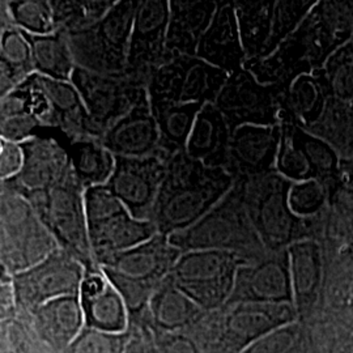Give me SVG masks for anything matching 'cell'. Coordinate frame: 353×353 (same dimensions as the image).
<instances>
[{
    "label": "cell",
    "mask_w": 353,
    "mask_h": 353,
    "mask_svg": "<svg viewBox=\"0 0 353 353\" xmlns=\"http://www.w3.org/2000/svg\"><path fill=\"white\" fill-rule=\"evenodd\" d=\"M234 183L225 169L205 166L181 152L168 164L151 221L166 237L185 230L208 214Z\"/></svg>",
    "instance_id": "1"
},
{
    "label": "cell",
    "mask_w": 353,
    "mask_h": 353,
    "mask_svg": "<svg viewBox=\"0 0 353 353\" xmlns=\"http://www.w3.org/2000/svg\"><path fill=\"white\" fill-rule=\"evenodd\" d=\"M243 190L245 181H236L233 189L198 223L169 236L170 243L182 252L220 250L252 262L265 246L246 211Z\"/></svg>",
    "instance_id": "2"
},
{
    "label": "cell",
    "mask_w": 353,
    "mask_h": 353,
    "mask_svg": "<svg viewBox=\"0 0 353 353\" xmlns=\"http://www.w3.org/2000/svg\"><path fill=\"white\" fill-rule=\"evenodd\" d=\"M0 236L1 271L11 276L59 249L32 203L4 183H0Z\"/></svg>",
    "instance_id": "3"
},
{
    "label": "cell",
    "mask_w": 353,
    "mask_h": 353,
    "mask_svg": "<svg viewBox=\"0 0 353 353\" xmlns=\"http://www.w3.org/2000/svg\"><path fill=\"white\" fill-rule=\"evenodd\" d=\"M24 196L32 203L59 248L72 254L87 270L100 267L89 241L85 189L74 172L58 186Z\"/></svg>",
    "instance_id": "4"
},
{
    "label": "cell",
    "mask_w": 353,
    "mask_h": 353,
    "mask_svg": "<svg viewBox=\"0 0 353 353\" xmlns=\"http://www.w3.org/2000/svg\"><path fill=\"white\" fill-rule=\"evenodd\" d=\"M137 7L138 0L115 1L97 24L68 34L76 67L101 75L126 74Z\"/></svg>",
    "instance_id": "5"
},
{
    "label": "cell",
    "mask_w": 353,
    "mask_h": 353,
    "mask_svg": "<svg viewBox=\"0 0 353 353\" xmlns=\"http://www.w3.org/2000/svg\"><path fill=\"white\" fill-rule=\"evenodd\" d=\"M85 212L89 241L97 265L159 233L152 221L139 220L130 214L106 185L85 190Z\"/></svg>",
    "instance_id": "6"
},
{
    "label": "cell",
    "mask_w": 353,
    "mask_h": 353,
    "mask_svg": "<svg viewBox=\"0 0 353 353\" xmlns=\"http://www.w3.org/2000/svg\"><path fill=\"white\" fill-rule=\"evenodd\" d=\"M245 263L248 262L233 252H182L172 270L170 279L176 288L182 290L203 312H210L230 300L239 268Z\"/></svg>",
    "instance_id": "7"
},
{
    "label": "cell",
    "mask_w": 353,
    "mask_h": 353,
    "mask_svg": "<svg viewBox=\"0 0 353 353\" xmlns=\"http://www.w3.org/2000/svg\"><path fill=\"white\" fill-rule=\"evenodd\" d=\"M292 183L278 172L245 181L243 201L252 227L272 250L290 243L300 224L288 201Z\"/></svg>",
    "instance_id": "8"
},
{
    "label": "cell",
    "mask_w": 353,
    "mask_h": 353,
    "mask_svg": "<svg viewBox=\"0 0 353 353\" xmlns=\"http://www.w3.org/2000/svg\"><path fill=\"white\" fill-rule=\"evenodd\" d=\"M287 89L261 83L248 68L229 75L214 106L232 132L242 126H279Z\"/></svg>",
    "instance_id": "9"
},
{
    "label": "cell",
    "mask_w": 353,
    "mask_h": 353,
    "mask_svg": "<svg viewBox=\"0 0 353 353\" xmlns=\"http://www.w3.org/2000/svg\"><path fill=\"white\" fill-rule=\"evenodd\" d=\"M228 77L225 71L198 57L178 55L152 76L148 94L157 101L214 103Z\"/></svg>",
    "instance_id": "10"
},
{
    "label": "cell",
    "mask_w": 353,
    "mask_h": 353,
    "mask_svg": "<svg viewBox=\"0 0 353 353\" xmlns=\"http://www.w3.org/2000/svg\"><path fill=\"white\" fill-rule=\"evenodd\" d=\"M87 268L62 248L12 276L16 305L34 313L51 300L79 294Z\"/></svg>",
    "instance_id": "11"
},
{
    "label": "cell",
    "mask_w": 353,
    "mask_h": 353,
    "mask_svg": "<svg viewBox=\"0 0 353 353\" xmlns=\"http://www.w3.org/2000/svg\"><path fill=\"white\" fill-rule=\"evenodd\" d=\"M71 83L80 92L102 137L148 94L145 85L126 74L101 75L76 67Z\"/></svg>",
    "instance_id": "12"
},
{
    "label": "cell",
    "mask_w": 353,
    "mask_h": 353,
    "mask_svg": "<svg viewBox=\"0 0 353 353\" xmlns=\"http://www.w3.org/2000/svg\"><path fill=\"white\" fill-rule=\"evenodd\" d=\"M170 1L138 0L127 58L126 75L148 88L152 76L168 61L166 36Z\"/></svg>",
    "instance_id": "13"
},
{
    "label": "cell",
    "mask_w": 353,
    "mask_h": 353,
    "mask_svg": "<svg viewBox=\"0 0 353 353\" xmlns=\"http://www.w3.org/2000/svg\"><path fill=\"white\" fill-rule=\"evenodd\" d=\"M58 127H42L37 137L21 143L26 154L20 174L1 183L21 195L43 192L62 183L74 170Z\"/></svg>",
    "instance_id": "14"
},
{
    "label": "cell",
    "mask_w": 353,
    "mask_h": 353,
    "mask_svg": "<svg viewBox=\"0 0 353 353\" xmlns=\"http://www.w3.org/2000/svg\"><path fill=\"white\" fill-rule=\"evenodd\" d=\"M170 159L115 156V169L106 186L134 217L151 221Z\"/></svg>",
    "instance_id": "15"
},
{
    "label": "cell",
    "mask_w": 353,
    "mask_h": 353,
    "mask_svg": "<svg viewBox=\"0 0 353 353\" xmlns=\"http://www.w3.org/2000/svg\"><path fill=\"white\" fill-rule=\"evenodd\" d=\"M281 127L242 126L232 132L225 170L236 181L276 172Z\"/></svg>",
    "instance_id": "16"
},
{
    "label": "cell",
    "mask_w": 353,
    "mask_h": 353,
    "mask_svg": "<svg viewBox=\"0 0 353 353\" xmlns=\"http://www.w3.org/2000/svg\"><path fill=\"white\" fill-rule=\"evenodd\" d=\"M181 255L182 252L170 243L169 237L157 233L135 248L105 258L99 265L103 271L160 287Z\"/></svg>",
    "instance_id": "17"
},
{
    "label": "cell",
    "mask_w": 353,
    "mask_h": 353,
    "mask_svg": "<svg viewBox=\"0 0 353 353\" xmlns=\"http://www.w3.org/2000/svg\"><path fill=\"white\" fill-rule=\"evenodd\" d=\"M101 141L109 151L114 153V156H168L161 148L159 127L152 114L150 94H147L113 126L109 127L105 131Z\"/></svg>",
    "instance_id": "18"
},
{
    "label": "cell",
    "mask_w": 353,
    "mask_h": 353,
    "mask_svg": "<svg viewBox=\"0 0 353 353\" xmlns=\"http://www.w3.org/2000/svg\"><path fill=\"white\" fill-rule=\"evenodd\" d=\"M79 299L87 327L110 335L125 331L130 316L126 303L100 267L87 270Z\"/></svg>",
    "instance_id": "19"
},
{
    "label": "cell",
    "mask_w": 353,
    "mask_h": 353,
    "mask_svg": "<svg viewBox=\"0 0 353 353\" xmlns=\"http://www.w3.org/2000/svg\"><path fill=\"white\" fill-rule=\"evenodd\" d=\"M196 57L228 75L245 67L248 58L241 41L234 1H219L214 19L201 39Z\"/></svg>",
    "instance_id": "20"
},
{
    "label": "cell",
    "mask_w": 353,
    "mask_h": 353,
    "mask_svg": "<svg viewBox=\"0 0 353 353\" xmlns=\"http://www.w3.org/2000/svg\"><path fill=\"white\" fill-rule=\"evenodd\" d=\"M219 1H170L166 36L169 59L178 55L196 57L198 46L214 19Z\"/></svg>",
    "instance_id": "21"
},
{
    "label": "cell",
    "mask_w": 353,
    "mask_h": 353,
    "mask_svg": "<svg viewBox=\"0 0 353 353\" xmlns=\"http://www.w3.org/2000/svg\"><path fill=\"white\" fill-rule=\"evenodd\" d=\"M39 77L50 100L54 127L61 128L70 139H102L100 128L93 122L80 92L71 81H58L41 75Z\"/></svg>",
    "instance_id": "22"
},
{
    "label": "cell",
    "mask_w": 353,
    "mask_h": 353,
    "mask_svg": "<svg viewBox=\"0 0 353 353\" xmlns=\"http://www.w3.org/2000/svg\"><path fill=\"white\" fill-rule=\"evenodd\" d=\"M230 138L224 115L214 103H205L196 117L185 153L205 166L225 169Z\"/></svg>",
    "instance_id": "23"
},
{
    "label": "cell",
    "mask_w": 353,
    "mask_h": 353,
    "mask_svg": "<svg viewBox=\"0 0 353 353\" xmlns=\"http://www.w3.org/2000/svg\"><path fill=\"white\" fill-rule=\"evenodd\" d=\"M288 294V274L280 259H268L258 265L245 263L237 272L229 301H280Z\"/></svg>",
    "instance_id": "24"
},
{
    "label": "cell",
    "mask_w": 353,
    "mask_h": 353,
    "mask_svg": "<svg viewBox=\"0 0 353 353\" xmlns=\"http://www.w3.org/2000/svg\"><path fill=\"white\" fill-rule=\"evenodd\" d=\"M33 314L39 335L55 348H63L76 341L85 325L79 294L51 300Z\"/></svg>",
    "instance_id": "25"
},
{
    "label": "cell",
    "mask_w": 353,
    "mask_h": 353,
    "mask_svg": "<svg viewBox=\"0 0 353 353\" xmlns=\"http://www.w3.org/2000/svg\"><path fill=\"white\" fill-rule=\"evenodd\" d=\"M61 139L68 153L72 170L84 189L103 186L109 182L115 169V156L103 145L101 139L72 140L63 131Z\"/></svg>",
    "instance_id": "26"
},
{
    "label": "cell",
    "mask_w": 353,
    "mask_h": 353,
    "mask_svg": "<svg viewBox=\"0 0 353 353\" xmlns=\"http://www.w3.org/2000/svg\"><path fill=\"white\" fill-rule=\"evenodd\" d=\"M152 114L159 127L161 148L173 157L185 152L196 117L204 105L151 100Z\"/></svg>",
    "instance_id": "27"
},
{
    "label": "cell",
    "mask_w": 353,
    "mask_h": 353,
    "mask_svg": "<svg viewBox=\"0 0 353 353\" xmlns=\"http://www.w3.org/2000/svg\"><path fill=\"white\" fill-rule=\"evenodd\" d=\"M36 74L29 41L21 29H0V99Z\"/></svg>",
    "instance_id": "28"
},
{
    "label": "cell",
    "mask_w": 353,
    "mask_h": 353,
    "mask_svg": "<svg viewBox=\"0 0 353 353\" xmlns=\"http://www.w3.org/2000/svg\"><path fill=\"white\" fill-rule=\"evenodd\" d=\"M30 43L36 74L58 81H71L76 68L70 37L57 30L48 36H33L24 32Z\"/></svg>",
    "instance_id": "29"
},
{
    "label": "cell",
    "mask_w": 353,
    "mask_h": 353,
    "mask_svg": "<svg viewBox=\"0 0 353 353\" xmlns=\"http://www.w3.org/2000/svg\"><path fill=\"white\" fill-rule=\"evenodd\" d=\"M234 8L248 62L261 59L271 36L275 1H234Z\"/></svg>",
    "instance_id": "30"
},
{
    "label": "cell",
    "mask_w": 353,
    "mask_h": 353,
    "mask_svg": "<svg viewBox=\"0 0 353 353\" xmlns=\"http://www.w3.org/2000/svg\"><path fill=\"white\" fill-rule=\"evenodd\" d=\"M154 323L165 331H176L202 316V309L178 290L170 276L152 296L148 306Z\"/></svg>",
    "instance_id": "31"
},
{
    "label": "cell",
    "mask_w": 353,
    "mask_h": 353,
    "mask_svg": "<svg viewBox=\"0 0 353 353\" xmlns=\"http://www.w3.org/2000/svg\"><path fill=\"white\" fill-rule=\"evenodd\" d=\"M14 115H30L43 126L54 127L50 100L38 74L28 77L24 83L0 99V119Z\"/></svg>",
    "instance_id": "32"
},
{
    "label": "cell",
    "mask_w": 353,
    "mask_h": 353,
    "mask_svg": "<svg viewBox=\"0 0 353 353\" xmlns=\"http://www.w3.org/2000/svg\"><path fill=\"white\" fill-rule=\"evenodd\" d=\"M57 30L67 34L85 30L97 24L113 8L115 1H51Z\"/></svg>",
    "instance_id": "33"
},
{
    "label": "cell",
    "mask_w": 353,
    "mask_h": 353,
    "mask_svg": "<svg viewBox=\"0 0 353 353\" xmlns=\"http://www.w3.org/2000/svg\"><path fill=\"white\" fill-rule=\"evenodd\" d=\"M7 8L14 26L28 34L48 36L57 32L54 8L48 0H10Z\"/></svg>",
    "instance_id": "34"
},
{
    "label": "cell",
    "mask_w": 353,
    "mask_h": 353,
    "mask_svg": "<svg viewBox=\"0 0 353 353\" xmlns=\"http://www.w3.org/2000/svg\"><path fill=\"white\" fill-rule=\"evenodd\" d=\"M309 6L307 1H275L272 30L261 59L272 55L300 28Z\"/></svg>",
    "instance_id": "35"
},
{
    "label": "cell",
    "mask_w": 353,
    "mask_h": 353,
    "mask_svg": "<svg viewBox=\"0 0 353 353\" xmlns=\"http://www.w3.org/2000/svg\"><path fill=\"white\" fill-rule=\"evenodd\" d=\"M24 163L26 154L21 144L0 139V182L19 176Z\"/></svg>",
    "instance_id": "36"
},
{
    "label": "cell",
    "mask_w": 353,
    "mask_h": 353,
    "mask_svg": "<svg viewBox=\"0 0 353 353\" xmlns=\"http://www.w3.org/2000/svg\"><path fill=\"white\" fill-rule=\"evenodd\" d=\"M122 353H151L148 351V348L144 345V343H141L137 339L128 341Z\"/></svg>",
    "instance_id": "37"
}]
</instances>
